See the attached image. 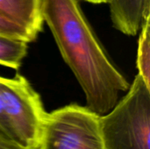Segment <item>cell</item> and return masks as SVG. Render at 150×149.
<instances>
[{
  "label": "cell",
  "instance_id": "obj_1",
  "mask_svg": "<svg viewBox=\"0 0 150 149\" xmlns=\"http://www.w3.org/2000/svg\"><path fill=\"white\" fill-rule=\"evenodd\" d=\"M41 14L86 101L98 116L110 112L130 83L111 60L77 0H42Z\"/></svg>",
  "mask_w": 150,
  "mask_h": 149
},
{
  "label": "cell",
  "instance_id": "obj_2",
  "mask_svg": "<svg viewBox=\"0 0 150 149\" xmlns=\"http://www.w3.org/2000/svg\"><path fill=\"white\" fill-rule=\"evenodd\" d=\"M99 125L105 149H150V87L139 74Z\"/></svg>",
  "mask_w": 150,
  "mask_h": 149
},
{
  "label": "cell",
  "instance_id": "obj_3",
  "mask_svg": "<svg viewBox=\"0 0 150 149\" xmlns=\"http://www.w3.org/2000/svg\"><path fill=\"white\" fill-rule=\"evenodd\" d=\"M0 97L12 138L28 149H40L47 112L40 94L28 80L17 73L0 76Z\"/></svg>",
  "mask_w": 150,
  "mask_h": 149
},
{
  "label": "cell",
  "instance_id": "obj_4",
  "mask_svg": "<svg viewBox=\"0 0 150 149\" xmlns=\"http://www.w3.org/2000/svg\"><path fill=\"white\" fill-rule=\"evenodd\" d=\"M40 149H105L99 116L77 104L47 112Z\"/></svg>",
  "mask_w": 150,
  "mask_h": 149
},
{
  "label": "cell",
  "instance_id": "obj_5",
  "mask_svg": "<svg viewBox=\"0 0 150 149\" xmlns=\"http://www.w3.org/2000/svg\"><path fill=\"white\" fill-rule=\"evenodd\" d=\"M113 27L127 35L139 33L143 18L150 15V0H109Z\"/></svg>",
  "mask_w": 150,
  "mask_h": 149
},
{
  "label": "cell",
  "instance_id": "obj_6",
  "mask_svg": "<svg viewBox=\"0 0 150 149\" xmlns=\"http://www.w3.org/2000/svg\"><path fill=\"white\" fill-rule=\"evenodd\" d=\"M42 0H0V14L25 28L36 40L43 28Z\"/></svg>",
  "mask_w": 150,
  "mask_h": 149
},
{
  "label": "cell",
  "instance_id": "obj_7",
  "mask_svg": "<svg viewBox=\"0 0 150 149\" xmlns=\"http://www.w3.org/2000/svg\"><path fill=\"white\" fill-rule=\"evenodd\" d=\"M28 42L0 34V66L18 70L27 54Z\"/></svg>",
  "mask_w": 150,
  "mask_h": 149
},
{
  "label": "cell",
  "instance_id": "obj_8",
  "mask_svg": "<svg viewBox=\"0 0 150 149\" xmlns=\"http://www.w3.org/2000/svg\"><path fill=\"white\" fill-rule=\"evenodd\" d=\"M139 32L136 61L138 74L150 87V15L143 18Z\"/></svg>",
  "mask_w": 150,
  "mask_h": 149
},
{
  "label": "cell",
  "instance_id": "obj_9",
  "mask_svg": "<svg viewBox=\"0 0 150 149\" xmlns=\"http://www.w3.org/2000/svg\"><path fill=\"white\" fill-rule=\"evenodd\" d=\"M0 34L23 40L28 43L35 41V40L25 28L3 16L2 14H0Z\"/></svg>",
  "mask_w": 150,
  "mask_h": 149
},
{
  "label": "cell",
  "instance_id": "obj_10",
  "mask_svg": "<svg viewBox=\"0 0 150 149\" xmlns=\"http://www.w3.org/2000/svg\"><path fill=\"white\" fill-rule=\"evenodd\" d=\"M0 149H28L0 132Z\"/></svg>",
  "mask_w": 150,
  "mask_h": 149
},
{
  "label": "cell",
  "instance_id": "obj_11",
  "mask_svg": "<svg viewBox=\"0 0 150 149\" xmlns=\"http://www.w3.org/2000/svg\"><path fill=\"white\" fill-rule=\"evenodd\" d=\"M0 132L2 133H4V135L8 136L9 138L13 140L12 135H11V128H10V126H9V123L7 121L6 116H5L4 112L3 102H2L1 97H0Z\"/></svg>",
  "mask_w": 150,
  "mask_h": 149
},
{
  "label": "cell",
  "instance_id": "obj_12",
  "mask_svg": "<svg viewBox=\"0 0 150 149\" xmlns=\"http://www.w3.org/2000/svg\"><path fill=\"white\" fill-rule=\"evenodd\" d=\"M91 4H108L109 0H83Z\"/></svg>",
  "mask_w": 150,
  "mask_h": 149
}]
</instances>
